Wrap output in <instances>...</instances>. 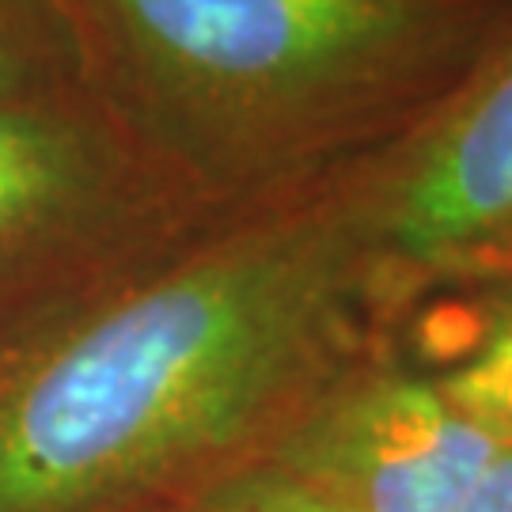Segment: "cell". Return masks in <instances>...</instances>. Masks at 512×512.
Returning a JSON list of instances; mask_svg holds the SVG:
<instances>
[{
	"label": "cell",
	"mask_w": 512,
	"mask_h": 512,
	"mask_svg": "<svg viewBox=\"0 0 512 512\" xmlns=\"http://www.w3.org/2000/svg\"><path fill=\"white\" fill-rule=\"evenodd\" d=\"M391 315L353 167L0 334V512H167Z\"/></svg>",
	"instance_id": "obj_1"
},
{
	"label": "cell",
	"mask_w": 512,
	"mask_h": 512,
	"mask_svg": "<svg viewBox=\"0 0 512 512\" xmlns=\"http://www.w3.org/2000/svg\"><path fill=\"white\" fill-rule=\"evenodd\" d=\"M84 88L220 213L399 145L512 31V0H69Z\"/></svg>",
	"instance_id": "obj_2"
},
{
	"label": "cell",
	"mask_w": 512,
	"mask_h": 512,
	"mask_svg": "<svg viewBox=\"0 0 512 512\" xmlns=\"http://www.w3.org/2000/svg\"><path fill=\"white\" fill-rule=\"evenodd\" d=\"M220 217L88 88L0 107V334Z\"/></svg>",
	"instance_id": "obj_3"
},
{
	"label": "cell",
	"mask_w": 512,
	"mask_h": 512,
	"mask_svg": "<svg viewBox=\"0 0 512 512\" xmlns=\"http://www.w3.org/2000/svg\"><path fill=\"white\" fill-rule=\"evenodd\" d=\"M353 179L391 304L512 262V31L433 118Z\"/></svg>",
	"instance_id": "obj_4"
},
{
	"label": "cell",
	"mask_w": 512,
	"mask_h": 512,
	"mask_svg": "<svg viewBox=\"0 0 512 512\" xmlns=\"http://www.w3.org/2000/svg\"><path fill=\"white\" fill-rule=\"evenodd\" d=\"M497 448L425 368L368 346L281 425L266 456L346 512H463Z\"/></svg>",
	"instance_id": "obj_5"
},
{
	"label": "cell",
	"mask_w": 512,
	"mask_h": 512,
	"mask_svg": "<svg viewBox=\"0 0 512 512\" xmlns=\"http://www.w3.org/2000/svg\"><path fill=\"white\" fill-rule=\"evenodd\" d=\"M437 285L459 293L463 308L456 327H437L444 361L421 368L497 444H512V262Z\"/></svg>",
	"instance_id": "obj_6"
},
{
	"label": "cell",
	"mask_w": 512,
	"mask_h": 512,
	"mask_svg": "<svg viewBox=\"0 0 512 512\" xmlns=\"http://www.w3.org/2000/svg\"><path fill=\"white\" fill-rule=\"evenodd\" d=\"M84 88L69 0H0V107Z\"/></svg>",
	"instance_id": "obj_7"
},
{
	"label": "cell",
	"mask_w": 512,
	"mask_h": 512,
	"mask_svg": "<svg viewBox=\"0 0 512 512\" xmlns=\"http://www.w3.org/2000/svg\"><path fill=\"white\" fill-rule=\"evenodd\" d=\"M171 512H346L311 482L258 452L202 482Z\"/></svg>",
	"instance_id": "obj_8"
},
{
	"label": "cell",
	"mask_w": 512,
	"mask_h": 512,
	"mask_svg": "<svg viewBox=\"0 0 512 512\" xmlns=\"http://www.w3.org/2000/svg\"><path fill=\"white\" fill-rule=\"evenodd\" d=\"M463 512H512V444H501Z\"/></svg>",
	"instance_id": "obj_9"
},
{
	"label": "cell",
	"mask_w": 512,
	"mask_h": 512,
	"mask_svg": "<svg viewBox=\"0 0 512 512\" xmlns=\"http://www.w3.org/2000/svg\"><path fill=\"white\" fill-rule=\"evenodd\" d=\"M167 512H171V509H167Z\"/></svg>",
	"instance_id": "obj_10"
}]
</instances>
